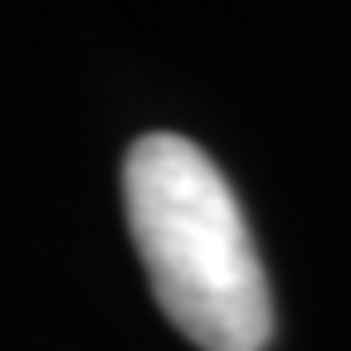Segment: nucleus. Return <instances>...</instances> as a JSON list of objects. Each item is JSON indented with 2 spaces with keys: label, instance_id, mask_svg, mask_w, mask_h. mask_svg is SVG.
I'll list each match as a JSON object with an SVG mask.
<instances>
[{
  "label": "nucleus",
  "instance_id": "nucleus-1",
  "mask_svg": "<svg viewBox=\"0 0 351 351\" xmlns=\"http://www.w3.org/2000/svg\"><path fill=\"white\" fill-rule=\"evenodd\" d=\"M127 230L152 293L200 351H263L274 337L269 278L219 166L181 132H147L122 161Z\"/></svg>",
  "mask_w": 351,
  "mask_h": 351
}]
</instances>
